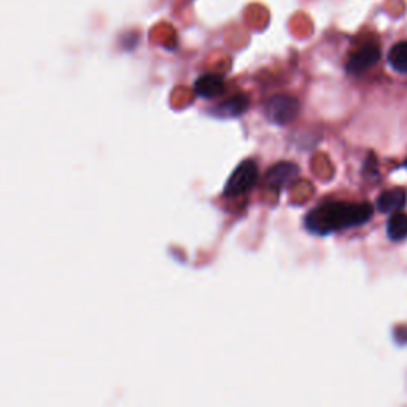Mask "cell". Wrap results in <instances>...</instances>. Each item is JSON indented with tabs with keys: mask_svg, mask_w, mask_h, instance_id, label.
Instances as JSON below:
<instances>
[{
	"mask_svg": "<svg viewBox=\"0 0 407 407\" xmlns=\"http://www.w3.org/2000/svg\"><path fill=\"white\" fill-rule=\"evenodd\" d=\"M374 207L368 202H324L307 213L306 228L313 234L328 236L331 232L355 228L369 222Z\"/></svg>",
	"mask_w": 407,
	"mask_h": 407,
	"instance_id": "obj_1",
	"label": "cell"
},
{
	"mask_svg": "<svg viewBox=\"0 0 407 407\" xmlns=\"http://www.w3.org/2000/svg\"><path fill=\"white\" fill-rule=\"evenodd\" d=\"M259 172L257 162L252 159L242 161L239 166L231 173L228 183L224 186L226 197H237L248 193L258 182Z\"/></svg>",
	"mask_w": 407,
	"mask_h": 407,
	"instance_id": "obj_2",
	"label": "cell"
},
{
	"mask_svg": "<svg viewBox=\"0 0 407 407\" xmlns=\"http://www.w3.org/2000/svg\"><path fill=\"white\" fill-rule=\"evenodd\" d=\"M301 103L296 97L288 94H278L271 97L266 103V115L269 121L276 124H288L298 118Z\"/></svg>",
	"mask_w": 407,
	"mask_h": 407,
	"instance_id": "obj_3",
	"label": "cell"
},
{
	"mask_svg": "<svg viewBox=\"0 0 407 407\" xmlns=\"http://www.w3.org/2000/svg\"><path fill=\"white\" fill-rule=\"evenodd\" d=\"M380 59V48L376 43H368L359 48L357 53L348 57L347 72L352 75H362L376 66Z\"/></svg>",
	"mask_w": 407,
	"mask_h": 407,
	"instance_id": "obj_4",
	"label": "cell"
},
{
	"mask_svg": "<svg viewBox=\"0 0 407 407\" xmlns=\"http://www.w3.org/2000/svg\"><path fill=\"white\" fill-rule=\"evenodd\" d=\"M299 176V167L294 162H278L266 172L264 183L267 188L282 190Z\"/></svg>",
	"mask_w": 407,
	"mask_h": 407,
	"instance_id": "obj_5",
	"label": "cell"
},
{
	"mask_svg": "<svg viewBox=\"0 0 407 407\" xmlns=\"http://www.w3.org/2000/svg\"><path fill=\"white\" fill-rule=\"evenodd\" d=\"M226 90L224 80L220 75H202L196 80L194 83V92L196 96L204 99H215L222 96Z\"/></svg>",
	"mask_w": 407,
	"mask_h": 407,
	"instance_id": "obj_6",
	"label": "cell"
},
{
	"mask_svg": "<svg viewBox=\"0 0 407 407\" xmlns=\"http://www.w3.org/2000/svg\"><path fill=\"white\" fill-rule=\"evenodd\" d=\"M407 194L403 188H393L383 191L377 199V210L382 213H397L406 206Z\"/></svg>",
	"mask_w": 407,
	"mask_h": 407,
	"instance_id": "obj_7",
	"label": "cell"
},
{
	"mask_svg": "<svg viewBox=\"0 0 407 407\" xmlns=\"http://www.w3.org/2000/svg\"><path fill=\"white\" fill-rule=\"evenodd\" d=\"M248 97L243 94H237L234 97L228 99V101L220 103V106L213 110L215 115L224 116V118H234V116H241L248 108Z\"/></svg>",
	"mask_w": 407,
	"mask_h": 407,
	"instance_id": "obj_8",
	"label": "cell"
},
{
	"mask_svg": "<svg viewBox=\"0 0 407 407\" xmlns=\"http://www.w3.org/2000/svg\"><path fill=\"white\" fill-rule=\"evenodd\" d=\"M388 237L392 241H403L407 237V213L397 212L392 213L387 226Z\"/></svg>",
	"mask_w": 407,
	"mask_h": 407,
	"instance_id": "obj_9",
	"label": "cell"
},
{
	"mask_svg": "<svg viewBox=\"0 0 407 407\" xmlns=\"http://www.w3.org/2000/svg\"><path fill=\"white\" fill-rule=\"evenodd\" d=\"M388 62L393 71L407 75V42H399L390 50Z\"/></svg>",
	"mask_w": 407,
	"mask_h": 407,
	"instance_id": "obj_10",
	"label": "cell"
},
{
	"mask_svg": "<svg viewBox=\"0 0 407 407\" xmlns=\"http://www.w3.org/2000/svg\"><path fill=\"white\" fill-rule=\"evenodd\" d=\"M404 167H406V169H407V161H406V162H404Z\"/></svg>",
	"mask_w": 407,
	"mask_h": 407,
	"instance_id": "obj_11",
	"label": "cell"
}]
</instances>
